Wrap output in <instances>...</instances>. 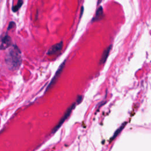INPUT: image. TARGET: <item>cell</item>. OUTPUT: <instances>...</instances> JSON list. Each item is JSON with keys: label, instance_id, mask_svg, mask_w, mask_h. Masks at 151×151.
Returning <instances> with one entry per match:
<instances>
[{"label": "cell", "instance_id": "6da1fadb", "mask_svg": "<svg viewBox=\"0 0 151 151\" xmlns=\"http://www.w3.org/2000/svg\"><path fill=\"white\" fill-rule=\"evenodd\" d=\"M6 62L9 67L12 70L17 69L21 63V52L16 46H13L10 49L7 56Z\"/></svg>", "mask_w": 151, "mask_h": 151}, {"label": "cell", "instance_id": "7a4b0ae2", "mask_svg": "<svg viewBox=\"0 0 151 151\" xmlns=\"http://www.w3.org/2000/svg\"><path fill=\"white\" fill-rule=\"evenodd\" d=\"M76 103H73L67 109L66 112H65V113L64 114L63 116L62 117V119H61L59 121V123L57 124V125L54 128L53 131V133H54L55 132H56V131L60 127V126L63 125V123L64 122V121L69 117V116L70 115L71 113L72 112L73 110L74 109L75 106H76Z\"/></svg>", "mask_w": 151, "mask_h": 151}, {"label": "cell", "instance_id": "3957f363", "mask_svg": "<svg viewBox=\"0 0 151 151\" xmlns=\"http://www.w3.org/2000/svg\"><path fill=\"white\" fill-rule=\"evenodd\" d=\"M66 62V60L64 61V62H63V63L60 66V67H59V69H58L57 72L56 73L55 75L54 76L53 78L52 79L50 83L48 85V86H47V89H46V92L48 91L49 90H50V89L52 88V87L55 84V83H56L57 79L59 78L60 74H62V72H63V69H64V66H65Z\"/></svg>", "mask_w": 151, "mask_h": 151}, {"label": "cell", "instance_id": "277c9868", "mask_svg": "<svg viewBox=\"0 0 151 151\" xmlns=\"http://www.w3.org/2000/svg\"><path fill=\"white\" fill-rule=\"evenodd\" d=\"M63 46V42H60V43L52 46L48 50L47 54L48 55H54L59 52H60Z\"/></svg>", "mask_w": 151, "mask_h": 151}, {"label": "cell", "instance_id": "5b68a950", "mask_svg": "<svg viewBox=\"0 0 151 151\" xmlns=\"http://www.w3.org/2000/svg\"><path fill=\"white\" fill-rule=\"evenodd\" d=\"M104 17V14H103V7L102 6L99 7V9H97V10L96 11L95 16L93 18L92 22H96V21H98L100 20H102Z\"/></svg>", "mask_w": 151, "mask_h": 151}, {"label": "cell", "instance_id": "8992f818", "mask_svg": "<svg viewBox=\"0 0 151 151\" xmlns=\"http://www.w3.org/2000/svg\"><path fill=\"white\" fill-rule=\"evenodd\" d=\"M112 45L109 46L103 52V54L102 55L101 59L100 60V64H103V63H104L106 62V61L107 59V57L109 56V54L110 53V50L112 49Z\"/></svg>", "mask_w": 151, "mask_h": 151}, {"label": "cell", "instance_id": "52a82bcc", "mask_svg": "<svg viewBox=\"0 0 151 151\" xmlns=\"http://www.w3.org/2000/svg\"><path fill=\"white\" fill-rule=\"evenodd\" d=\"M11 38L9 36H6V37H4L3 39L2 43H1V49H4L7 48V47L10 46L11 45Z\"/></svg>", "mask_w": 151, "mask_h": 151}, {"label": "cell", "instance_id": "ba28073f", "mask_svg": "<svg viewBox=\"0 0 151 151\" xmlns=\"http://www.w3.org/2000/svg\"><path fill=\"white\" fill-rule=\"evenodd\" d=\"M23 4V1H18V3H17V6L13 7V9H12L13 11L14 12L17 11L20 9V7L22 6Z\"/></svg>", "mask_w": 151, "mask_h": 151}, {"label": "cell", "instance_id": "9c48e42d", "mask_svg": "<svg viewBox=\"0 0 151 151\" xmlns=\"http://www.w3.org/2000/svg\"><path fill=\"white\" fill-rule=\"evenodd\" d=\"M82 100V96H78L77 99V102L78 103H79Z\"/></svg>", "mask_w": 151, "mask_h": 151}, {"label": "cell", "instance_id": "30bf717a", "mask_svg": "<svg viewBox=\"0 0 151 151\" xmlns=\"http://www.w3.org/2000/svg\"><path fill=\"white\" fill-rule=\"evenodd\" d=\"M83 11H84V10H83V7H82V10H81V13H80V17H81L82 16V14H83Z\"/></svg>", "mask_w": 151, "mask_h": 151}]
</instances>
